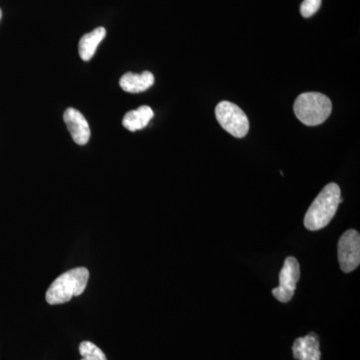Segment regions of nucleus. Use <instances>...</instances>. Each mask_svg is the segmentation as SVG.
Here are the masks:
<instances>
[{
	"label": "nucleus",
	"instance_id": "nucleus-1",
	"mask_svg": "<svg viewBox=\"0 0 360 360\" xmlns=\"http://www.w3.org/2000/svg\"><path fill=\"white\" fill-rule=\"evenodd\" d=\"M340 187L335 182L328 184L316 196L304 217V226L316 231L328 226L335 217L338 205L342 202Z\"/></svg>",
	"mask_w": 360,
	"mask_h": 360
},
{
	"label": "nucleus",
	"instance_id": "nucleus-2",
	"mask_svg": "<svg viewBox=\"0 0 360 360\" xmlns=\"http://www.w3.org/2000/svg\"><path fill=\"white\" fill-rule=\"evenodd\" d=\"M89 279V269L77 267L58 276L46 291V302L51 305L63 304L84 292Z\"/></svg>",
	"mask_w": 360,
	"mask_h": 360
},
{
	"label": "nucleus",
	"instance_id": "nucleus-3",
	"mask_svg": "<svg viewBox=\"0 0 360 360\" xmlns=\"http://www.w3.org/2000/svg\"><path fill=\"white\" fill-rule=\"evenodd\" d=\"M296 117L307 127H316L328 120L333 110L330 99L319 92H307L296 98L293 106Z\"/></svg>",
	"mask_w": 360,
	"mask_h": 360
},
{
	"label": "nucleus",
	"instance_id": "nucleus-4",
	"mask_svg": "<svg viewBox=\"0 0 360 360\" xmlns=\"http://www.w3.org/2000/svg\"><path fill=\"white\" fill-rule=\"evenodd\" d=\"M215 115L222 129L226 130L232 136L241 139L248 134L250 122L245 111L236 104L221 101L215 108Z\"/></svg>",
	"mask_w": 360,
	"mask_h": 360
},
{
	"label": "nucleus",
	"instance_id": "nucleus-5",
	"mask_svg": "<svg viewBox=\"0 0 360 360\" xmlns=\"http://www.w3.org/2000/svg\"><path fill=\"white\" fill-rule=\"evenodd\" d=\"M338 250L341 270L349 274L356 269L360 264L359 232L354 229L345 231L338 241Z\"/></svg>",
	"mask_w": 360,
	"mask_h": 360
},
{
	"label": "nucleus",
	"instance_id": "nucleus-6",
	"mask_svg": "<svg viewBox=\"0 0 360 360\" xmlns=\"http://www.w3.org/2000/svg\"><path fill=\"white\" fill-rule=\"evenodd\" d=\"M300 267L297 259L292 257L286 258L279 274V285L274 288L272 295L278 302H290L295 295L296 284L300 281Z\"/></svg>",
	"mask_w": 360,
	"mask_h": 360
},
{
	"label": "nucleus",
	"instance_id": "nucleus-7",
	"mask_svg": "<svg viewBox=\"0 0 360 360\" xmlns=\"http://www.w3.org/2000/svg\"><path fill=\"white\" fill-rule=\"evenodd\" d=\"M65 124L70 130L73 141L78 146H84L90 139V127L84 115L75 108H68L63 115Z\"/></svg>",
	"mask_w": 360,
	"mask_h": 360
},
{
	"label": "nucleus",
	"instance_id": "nucleus-8",
	"mask_svg": "<svg viewBox=\"0 0 360 360\" xmlns=\"http://www.w3.org/2000/svg\"><path fill=\"white\" fill-rule=\"evenodd\" d=\"M293 357L297 360H321V343L319 335L311 333L297 338L293 343Z\"/></svg>",
	"mask_w": 360,
	"mask_h": 360
},
{
	"label": "nucleus",
	"instance_id": "nucleus-9",
	"mask_svg": "<svg viewBox=\"0 0 360 360\" xmlns=\"http://www.w3.org/2000/svg\"><path fill=\"white\" fill-rule=\"evenodd\" d=\"M153 84H155V75L149 71H144L141 75L125 73L120 78V82L122 89L129 94H141L153 86Z\"/></svg>",
	"mask_w": 360,
	"mask_h": 360
},
{
	"label": "nucleus",
	"instance_id": "nucleus-10",
	"mask_svg": "<svg viewBox=\"0 0 360 360\" xmlns=\"http://www.w3.org/2000/svg\"><path fill=\"white\" fill-rule=\"evenodd\" d=\"M106 35V30L104 27H97L91 32L86 33L80 39L78 45L80 58L82 60L89 61L94 58L97 46L103 41Z\"/></svg>",
	"mask_w": 360,
	"mask_h": 360
},
{
	"label": "nucleus",
	"instance_id": "nucleus-11",
	"mask_svg": "<svg viewBox=\"0 0 360 360\" xmlns=\"http://www.w3.org/2000/svg\"><path fill=\"white\" fill-rule=\"evenodd\" d=\"M155 113L148 105L141 106L137 110L129 111L122 120L123 127L130 131L143 129L153 120Z\"/></svg>",
	"mask_w": 360,
	"mask_h": 360
},
{
	"label": "nucleus",
	"instance_id": "nucleus-12",
	"mask_svg": "<svg viewBox=\"0 0 360 360\" xmlns=\"http://www.w3.org/2000/svg\"><path fill=\"white\" fill-rule=\"evenodd\" d=\"M82 360H108L103 350L90 341H84L79 345Z\"/></svg>",
	"mask_w": 360,
	"mask_h": 360
},
{
	"label": "nucleus",
	"instance_id": "nucleus-13",
	"mask_svg": "<svg viewBox=\"0 0 360 360\" xmlns=\"http://www.w3.org/2000/svg\"><path fill=\"white\" fill-rule=\"evenodd\" d=\"M321 6V0H303L300 6V13L303 18H309L319 11Z\"/></svg>",
	"mask_w": 360,
	"mask_h": 360
},
{
	"label": "nucleus",
	"instance_id": "nucleus-14",
	"mask_svg": "<svg viewBox=\"0 0 360 360\" xmlns=\"http://www.w3.org/2000/svg\"><path fill=\"white\" fill-rule=\"evenodd\" d=\"M1 18H2V13H1V9H0V20H1Z\"/></svg>",
	"mask_w": 360,
	"mask_h": 360
}]
</instances>
